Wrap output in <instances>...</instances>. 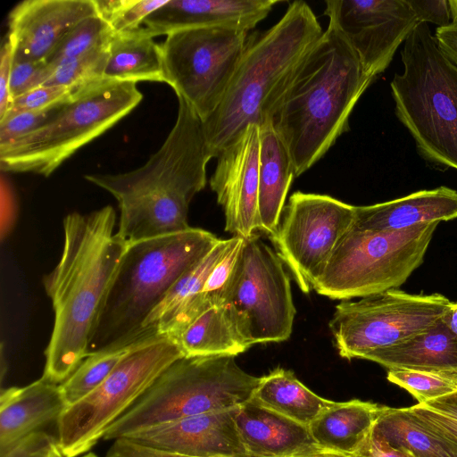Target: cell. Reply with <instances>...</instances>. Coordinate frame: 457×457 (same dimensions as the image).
<instances>
[{"label": "cell", "mask_w": 457, "mask_h": 457, "mask_svg": "<svg viewBox=\"0 0 457 457\" xmlns=\"http://www.w3.org/2000/svg\"><path fill=\"white\" fill-rule=\"evenodd\" d=\"M348 457H417L402 446H394L372 428Z\"/></svg>", "instance_id": "41"}, {"label": "cell", "mask_w": 457, "mask_h": 457, "mask_svg": "<svg viewBox=\"0 0 457 457\" xmlns=\"http://www.w3.org/2000/svg\"><path fill=\"white\" fill-rule=\"evenodd\" d=\"M374 80L330 24L306 55L270 113L295 177L315 164L349 129V117Z\"/></svg>", "instance_id": "3"}, {"label": "cell", "mask_w": 457, "mask_h": 457, "mask_svg": "<svg viewBox=\"0 0 457 457\" xmlns=\"http://www.w3.org/2000/svg\"><path fill=\"white\" fill-rule=\"evenodd\" d=\"M116 212L106 205L63 219V247L43 278L54 313L43 378L62 384L88 355V346L128 245L114 233Z\"/></svg>", "instance_id": "1"}, {"label": "cell", "mask_w": 457, "mask_h": 457, "mask_svg": "<svg viewBox=\"0 0 457 457\" xmlns=\"http://www.w3.org/2000/svg\"><path fill=\"white\" fill-rule=\"evenodd\" d=\"M302 457H348L345 453H341L338 452H335L332 450H327V449H320L314 453H309L305 456Z\"/></svg>", "instance_id": "50"}, {"label": "cell", "mask_w": 457, "mask_h": 457, "mask_svg": "<svg viewBox=\"0 0 457 457\" xmlns=\"http://www.w3.org/2000/svg\"><path fill=\"white\" fill-rule=\"evenodd\" d=\"M251 399L307 427L334 403L312 392L291 370L284 368H277L260 377Z\"/></svg>", "instance_id": "29"}, {"label": "cell", "mask_w": 457, "mask_h": 457, "mask_svg": "<svg viewBox=\"0 0 457 457\" xmlns=\"http://www.w3.org/2000/svg\"><path fill=\"white\" fill-rule=\"evenodd\" d=\"M75 89L43 85L12 99L7 112L0 120L13 113L41 111L65 102Z\"/></svg>", "instance_id": "36"}, {"label": "cell", "mask_w": 457, "mask_h": 457, "mask_svg": "<svg viewBox=\"0 0 457 457\" xmlns=\"http://www.w3.org/2000/svg\"><path fill=\"white\" fill-rule=\"evenodd\" d=\"M66 408L60 384L43 377L0 395V453L58 418Z\"/></svg>", "instance_id": "23"}, {"label": "cell", "mask_w": 457, "mask_h": 457, "mask_svg": "<svg viewBox=\"0 0 457 457\" xmlns=\"http://www.w3.org/2000/svg\"><path fill=\"white\" fill-rule=\"evenodd\" d=\"M237 407L190 416L126 437L148 447L195 457H250L239 436Z\"/></svg>", "instance_id": "18"}, {"label": "cell", "mask_w": 457, "mask_h": 457, "mask_svg": "<svg viewBox=\"0 0 457 457\" xmlns=\"http://www.w3.org/2000/svg\"><path fill=\"white\" fill-rule=\"evenodd\" d=\"M353 219L354 206L330 195L301 191L291 195L270 238L302 292H310Z\"/></svg>", "instance_id": "14"}, {"label": "cell", "mask_w": 457, "mask_h": 457, "mask_svg": "<svg viewBox=\"0 0 457 457\" xmlns=\"http://www.w3.org/2000/svg\"><path fill=\"white\" fill-rule=\"evenodd\" d=\"M438 223L387 231L350 229L313 279L312 288L342 301L398 288L422 263Z\"/></svg>", "instance_id": "9"}, {"label": "cell", "mask_w": 457, "mask_h": 457, "mask_svg": "<svg viewBox=\"0 0 457 457\" xmlns=\"http://www.w3.org/2000/svg\"><path fill=\"white\" fill-rule=\"evenodd\" d=\"M418 21L433 23L437 28L453 23L449 0H408Z\"/></svg>", "instance_id": "42"}, {"label": "cell", "mask_w": 457, "mask_h": 457, "mask_svg": "<svg viewBox=\"0 0 457 457\" xmlns=\"http://www.w3.org/2000/svg\"><path fill=\"white\" fill-rule=\"evenodd\" d=\"M451 304L440 294H409L390 289L335 307L328 327L339 355L364 359L436 325Z\"/></svg>", "instance_id": "12"}, {"label": "cell", "mask_w": 457, "mask_h": 457, "mask_svg": "<svg viewBox=\"0 0 457 457\" xmlns=\"http://www.w3.org/2000/svg\"><path fill=\"white\" fill-rule=\"evenodd\" d=\"M27 457H65L60 447L58 439L46 446H43Z\"/></svg>", "instance_id": "48"}, {"label": "cell", "mask_w": 457, "mask_h": 457, "mask_svg": "<svg viewBox=\"0 0 457 457\" xmlns=\"http://www.w3.org/2000/svg\"><path fill=\"white\" fill-rule=\"evenodd\" d=\"M285 266L259 234L244 239L221 304L250 346L283 342L291 336L296 310Z\"/></svg>", "instance_id": "11"}, {"label": "cell", "mask_w": 457, "mask_h": 457, "mask_svg": "<svg viewBox=\"0 0 457 457\" xmlns=\"http://www.w3.org/2000/svg\"><path fill=\"white\" fill-rule=\"evenodd\" d=\"M81 457H97V456L94 453L88 452V453H85L84 455H82Z\"/></svg>", "instance_id": "52"}, {"label": "cell", "mask_w": 457, "mask_h": 457, "mask_svg": "<svg viewBox=\"0 0 457 457\" xmlns=\"http://www.w3.org/2000/svg\"><path fill=\"white\" fill-rule=\"evenodd\" d=\"M176 343L184 357L237 356L251 346L223 304H215L193 320Z\"/></svg>", "instance_id": "31"}, {"label": "cell", "mask_w": 457, "mask_h": 457, "mask_svg": "<svg viewBox=\"0 0 457 457\" xmlns=\"http://www.w3.org/2000/svg\"><path fill=\"white\" fill-rule=\"evenodd\" d=\"M235 420L250 457H302L321 449L307 426L252 399L237 408Z\"/></svg>", "instance_id": "20"}, {"label": "cell", "mask_w": 457, "mask_h": 457, "mask_svg": "<svg viewBox=\"0 0 457 457\" xmlns=\"http://www.w3.org/2000/svg\"><path fill=\"white\" fill-rule=\"evenodd\" d=\"M60 104L41 111L13 113L0 120V146H4L39 128Z\"/></svg>", "instance_id": "40"}, {"label": "cell", "mask_w": 457, "mask_h": 457, "mask_svg": "<svg viewBox=\"0 0 457 457\" xmlns=\"http://www.w3.org/2000/svg\"><path fill=\"white\" fill-rule=\"evenodd\" d=\"M322 33L310 5L294 1L275 25L248 40L221 103L203 121L213 158L250 124L260 127L270 120L273 107Z\"/></svg>", "instance_id": "4"}, {"label": "cell", "mask_w": 457, "mask_h": 457, "mask_svg": "<svg viewBox=\"0 0 457 457\" xmlns=\"http://www.w3.org/2000/svg\"><path fill=\"white\" fill-rule=\"evenodd\" d=\"M135 82L100 79L75 89L37 129L0 146L2 172L50 176L142 101Z\"/></svg>", "instance_id": "7"}, {"label": "cell", "mask_w": 457, "mask_h": 457, "mask_svg": "<svg viewBox=\"0 0 457 457\" xmlns=\"http://www.w3.org/2000/svg\"><path fill=\"white\" fill-rule=\"evenodd\" d=\"M98 15L94 0H25L8 17L13 61L46 62L62 39L85 19Z\"/></svg>", "instance_id": "17"}, {"label": "cell", "mask_w": 457, "mask_h": 457, "mask_svg": "<svg viewBox=\"0 0 457 457\" xmlns=\"http://www.w3.org/2000/svg\"><path fill=\"white\" fill-rule=\"evenodd\" d=\"M435 37L441 51L457 65V23L437 28Z\"/></svg>", "instance_id": "47"}, {"label": "cell", "mask_w": 457, "mask_h": 457, "mask_svg": "<svg viewBox=\"0 0 457 457\" xmlns=\"http://www.w3.org/2000/svg\"><path fill=\"white\" fill-rule=\"evenodd\" d=\"M389 382L409 392L418 403H425L457 392V373L387 370Z\"/></svg>", "instance_id": "32"}, {"label": "cell", "mask_w": 457, "mask_h": 457, "mask_svg": "<svg viewBox=\"0 0 457 457\" xmlns=\"http://www.w3.org/2000/svg\"><path fill=\"white\" fill-rule=\"evenodd\" d=\"M244 237L232 236L224 254L210 272L202 290L204 298L212 305L221 304L224 294L235 273Z\"/></svg>", "instance_id": "35"}, {"label": "cell", "mask_w": 457, "mask_h": 457, "mask_svg": "<svg viewBox=\"0 0 457 457\" xmlns=\"http://www.w3.org/2000/svg\"><path fill=\"white\" fill-rule=\"evenodd\" d=\"M442 321L457 336V302H451L442 318Z\"/></svg>", "instance_id": "49"}, {"label": "cell", "mask_w": 457, "mask_h": 457, "mask_svg": "<svg viewBox=\"0 0 457 457\" xmlns=\"http://www.w3.org/2000/svg\"><path fill=\"white\" fill-rule=\"evenodd\" d=\"M178 101L171 130L145 164L122 173L85 176L117 200L116 232L128 245L190 228L189 204L206 185V166L213 156L203 120L183 98Z\"/></svg>", "instance_id": "2"}, {"label": "cell", "mask_w": 457, "mask_h": 457, "mask_svg": "<svg viewBox=\"0 0 457 457\" xmlns=\"http://www.w3.org/2000/svg\"><path fill=\"white\" fill-rule=\"evenodd\" d=\"M373 428L392 445L404 447L417 457H457V438L409 407L386 406Z\"/></svg>", "instance_id": "27"}, {"label": "cell", "mask_w": 457, "mask_h": 457, "mask_svg": "<svg viewBox=\"0 0 457 457\" xmlns=\"http://www.w3.org/2000/svg\"><path fill=\"white\" fill-rule=\"evenodd\" d=\"M56 440L57 438L48 433L38 430L21 438L11 447L0 453V457H27L34 451Z\"/></svg>", "instance_id": "46"}, {"label": "cell", "mask_w": 457, "mask_h": 457, "mask_svg": "<svg viewBox=\"0 0 457 457\" xmlns=\"http://www.w3.org/2000/svg\"><path fill=\"white\" fill-rule=\"evenodd\" d=\"M295 177L287 150L270 120L260 126L258 219L259 230L273 235Z\"/></svg>", "instance_id": "24"}, {"label": "cell", "mask_w": 457, "mask_h": 457, "mask_svg": "<svg viewBox=\"0 0 457 457\" xmlns=\"http://www.w3.org/2000/svg\"><path fill=\"white\" fill-rule=\"evenodd\" d=\"M278 0H168L144 21L152 37L187 29L230 27L249 31Z\"/></svg>", "instance_id": "19"}, {"label": "cell", "mask_w": 457, "mask_h": 457, "mask_svg": "<svg viewBox=\"0 0 457 457\" xmlns=\"http://www.w3.org/2000/svg\"><path fill=\"white\" fill-rule=\"evenodd\" d=\"M453 23H457V0H449Z\"/></svg>", "instance_id": "51"}, {"label": "cell", "mask_w": 457, "mask_h": 457, "mask_svg": "<svg viewBox=\"0 0 457 457\" xmlns=\"http://www.w3.org/2000/svg\"><path fill=\"white\" fill-rule=\"evenodd\" d=\"M105 457H195L139 445L127 438L114 440Z\"/></svg>", "instance_id": "43"}, {"label": "cell", "mask_w": 457, "mask_h": 457, "mask_svg": "<svg viewBox=\"0 0 457 457\" xmlns=\"http://www.w3.org/2000/svg\"><path fill=\"white\" fill-rule=\"evenodd\" d=\"M409 409L457 438V392Z\"/></svg>", "instance_id": "37"}, {"label": "cell", "mask_w": 457, "mask_h": 457, "mask_svg": "<svg viewBox=\"0 0 457 457\" xmlns=\"http://www.w3.org/2000/svg\"><path fill=\"white\" fill-rule=\"evenodd\" d=\"M182 357L179 345L169 338L127 355L97 388L66 407L58 418L57 439L64 456L79 457L87 453L162 373Z\"/></svg>", "instance_id": "10"}, {"label": "cell", "mask_w": 457, "mask_h": 457, "mask_svg": "<svg viewBox=\"0 0 457 457\" xmlns=\"http://www.w3.org/2000/svg\"><path fill=\"white\" fill-rule=\"evenodd\" d=\"M0 234L2 241L11 233L16 220L17 204L13 190L7 179L1 176Z\"/></svg>", "instance_id": "45"}, {"label": "cell", "mask_w": 457, "mask_h": 457, "mask_svg": "<svg viewBox=\"0 0 457 457\" xmlns=\"http://www.w3.org/2000/svg\"><path fill=\"white\" fill-rule=\"evenodd\" d=\"M212 232L185 231L129 245L88 346V354L140 329L167 292L217 244Z\"/></svg>", "instance_id": "5"}, {"label": "cell", "mask_w": 457, "mask_h": 457, "mask_svg": "<svg viewBox=\"0 0 457 457\" xmlns=\"http://www.w3.org/2000/svg\"><path fill=\"white\" fill-rule=\"evenodd\" d=\"M104 79L135 82H165L161 45L144 28L114 33Z\"/></svg>", "instance_id": "28"}, {"label": "cell", "mask_w": 457, "mask_h": 457, "mask_svg": "<svg viewBox=\"0 0 457 457\" xmlns=\"http://www.w3.org/2000/svg\"><path fill=\"white\" fill-rule=\"evenodd\" d=\"M259 381L235 356L182 357L112 424L103 439L116 440L162 423L240 406L251 399Z\"/></svg>", "instance_id": "8"}, {"label": "cell", "mask_w": 457, "mask_h": 457, "mask_svg": "<svg viewBox=\"0 0 457 457\" xmlns=\"http://www.w3.org/2000/svg\"><path fill=\"white\" fill-rule=\"evenodd\" d=\"M108 57L109 43L85 54L65 60L52 68V73L44 85L77 89L103 79Z\"/></svg>", "instance_id": "34"}, {"label": "cell", "mask_w": 457, "mask_h": 457, "mask_svg": "<svg viewBox=\"0 0 457 457\" xmlns=\"http://www.w3.org/2000/svg\"><path fill=\"white\" fill-rule=\"evenodd\" d=\"M168 0H124L120 8L107 21L113 33L137 29L154 12Z\"/></svg>", "instance_id": "39"}, {"label": "cell", "mask_w": 457, "mask_h": 457, "mask_svg": "<svg viewBox=\"0 0 457 457\" xmlns=\"http://www.w3.org/2000/svg\"><path fill=\"white\" fill-rule=\"evenodd\" d=\"M324 13L372 79L420 23L408 0H328Z\"/></svg>", "instance_id": "15"}, {"label": "cell", "mask_w": 457, "mask_h": 457, "mask_svg": "<svg viewBox=\"0 0 457 457\" xmlns=\"http://www.w3.org/2000/svg\"><path fill=\"white\" fill-rule=\"evenodd\" d=\"M164 338L156 330L140 328L116 343L89 353L75 371L60 384L66 407L78 403L97 388L130 353Z\"/></svg>", "instance_id": "30"}, {"label": "cell", "mask_w": 457, "mask_h": 457, "mask_svg": "<svg viewBox=\"0 0 457 457\" xmlns=\"http://www.w3.org/2000/svg\"><path fill=\"white\" fill-rule=\"evenodd\" d=\"M231 242L220 238L210 252L184 273L150 312L140 328L156 330L176 342L183 329L198 315L212 306L202 294L214 265Z\"/></svg>", "instance_id": "22"}, {"label": "cell", "mask_w": 457, "mask_h": 457, "mask_svg": "<svg viewBox=\"0 0 457 457\" xmlns=\"http://www.w3.org/2000/svg\"><path fill=\"white\" fill-rule=\"evenodd\" d=\"M457 218V191L447 187L420 190L391 201L354 206L351 229L399 230Z\"/></svg>", "instance_id": "21"}, {"label": "cell", "mask_w": 457, "mask_h": 457, "mask_svg": "<svg viewBox=\"0 0 457 457\" xmlns=\"http://www.w3.org/2000/svg\"><path fill=\"white\" fill-rule=\"evenodd\" d=\"M52 71L46 62L13 61L9 85L11 100L43 86Z\"/></svg>", "instance_id": "38"}, {"label": "cell", "mask_w": 457, "mask_h": 457, "mask_svg": "<svg viewBox=\"0 0 457 457\" xmlns=\"http://www.w3.org/2000/svg\"><path fill=\"white\" fill-rule=\"evenodd\" d=\"M364 360L387 370L457 373V336L441 320L400 344L368 353Z\"/></svg>", "instance_id": "25"}, {"label": "cell", "mask_w": 457, "mask_h": 457, "mask_svg": "<svg viewBox=\"0 0 457 457\" xmlns=\"http://www.w3.org/2000/svg\"><path fill=\"white\" fill-rule=\"evenodd\" d=\"M230 27L171 32L161 45L165 83L205 120L221 103L248 43Z\"/></svg>", "instance_id": "13"}, {"label": "cell", "mask_w": 457, "mask_h": 457, "mask_svg": "<svg viewBox=\"0 0 457 457\" xmlns=\"http://www.w3.org/2000/svg\"><path fill=\"white\" fill-rule=\"evenodd\" d=\"M385 408L386 405L359 399L334 401L308 428L322 449L348 454L374 427Z\"/></svg>", "instance_id": "26"}, {"label": "cell", "mask_w": 457, "mask_h": 457, "mask_svg": "<svg viewBox=\"0 0 457 457\" xmlns=\"http://www.w3.org/2000/svg\"><path fill=\"white\" fill-rule=\"evenodd\" d=\"M113 34L99 15L85 19L62 39L46 62L53 68L65 60L85 54L108 44Z\"/></svg>", "instance_id": "33"}, {"label": "cell", "mask_w": 457, "mask_h": 457, "mask_svg": "<svg viewBox=\"0 0 457 457\" xmlns=\"http://www.w3.org/2000/svg\"><path fill=\"white\" fill-rule=\"evenodd\" d=\"M401 58L403 72L390 83L398 120L423 159L457 170V65L425 22L406 38Z\"/></svg>", "instance_id": "6"}, {"label": "cell", "mask_w": 457, "mask_h": 457, "mask_svg": "<svg viewBox=\"0 0 457 457\" xmlns=\"http://www.w3.org/2000/svg\"><path fill=\"white\" fill-rule=\"evenodd\" d=\"M260 127L250 124L219 155L210 187L225 215V230L247 238L259 230Z\"/></svg>", "instance_id": "16"}, {"label": "cell", "mask_w": 457, "mask_h": 457, "mask_svg": "<svg viewBox=\"0 0 457 457\" xmlns=\"http://www.w3.org/2000/svg\"><path fill=\"white\" fill-rule=\"evenodd\" d=\"M13 62V47L6 36L0 50V120L4 118L11 104L9 90L12 66Z\"/></svg>", "instance_id": "44"}]
</instances>
